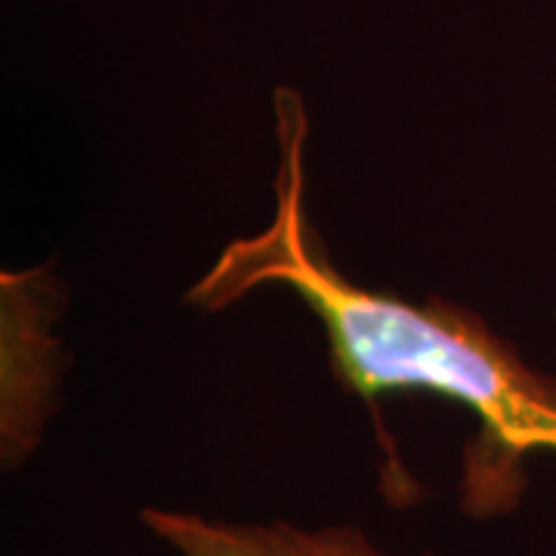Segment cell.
I'll return each mask as SVG.
<instances>
[{
    "mask_svg": "<svg viewBox=\"0 0 556 556\" xmlns=\"http://www.w3.org/2000/svg\"><path fill=\"white\" fill-rule=\"evenodd\" d=\"M281 164L276 217L248 239L232 241L214 269L189 291L201 309H223L260 285H285L321 318L338 378L365 399L427 390L455 399L482 420L485 460L477 464L479 501L504 504L517 489L519 457L556 452V387L522 365L477 316L375 294L331 266L303 211L306 115L294 93H278Z\"/></svg>",
    "mask_w": 556,
    "mask_h": 556,
    "instance_id": "obj_1",
    "label": "cell"
},
{
    "mask_svg": "<svg viewBox=\"0 0 556 556\" xmlns=\"http://www.w3.org/2000/svg\"><path fill=\"white\" fill-rule=\"evenodd\" d=\"M142 519L182 556H387L353 529L303 532L285 522L229 526L170 510H146Z\"/></svg>",
    "mask_w": 556,
    "mask_h": 556,
    "instance_id": "obj_2",
    "label": "cell"
}]
</instances>
